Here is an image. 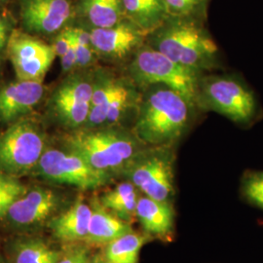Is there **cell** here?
I'll return each instance as SVG.
<instances>
[{
  "label": "cell",
  "mask_w": 263,
  "mask_h": 263,
  "mask_svg": "<svg viewBox=\"0 0 263 263\" xmlns=\"http://www.w3.org/2000/svg\"><path fill=\"white\" fill-rule=\"evenodd\" d=\"M140 90L133 131L147 146H176L189 130L197 108L165 85H151Z\"/></svg>",
  "instance_id": "6da1fadb"
},
{
  "label": "cell",
  "mask_w": 263,
  "mask_h": 263,
  "mask_svg": "<svg viewBox=\"0 0 263 263\" xmlns=\"http://www.w3.org/2000/svg\"><path fill=\"white\" fill-rule=\"evenodd\" d=\"M63 146L76 152L94 169L120 177L145 146L131 127L125 125L79 128L67 131Z\"/></svg>",
  "instance_id": "7a4b0ae2"
},
{
  "label": "cell",
  "mask_w": 263,
  "mask_h": 263,
  "mask_svg": "<svg viewBox=\"0 0 263 263\" xmlns=\"http://www.w3.org/2000/svg\"><path fill=\"white\" fill-rule=\"evenodd\" d=\"M146 43L175 63L200 73L220 67L219 49L202 20L169 17L147 35Z\"/></svg>",
  "instance_id": "3957f363"
},
{
  "label": "cell",
  "mask_w": 263,
  "mask_h": 263,
  "mask_svg": "<svg viewBox=\"0 0 263 263\" xmlns=\"http://www.w3.org/2000/svg\"><path fill=\"white\" fill-rule=\"evenodd\" d=\"M204 74L198 85L197 109L215 111L244 128L258 121L262 114L261 106L254 90L243 78Z\"/></svg>",
  "instance_id": "277c9868"
},
{
  "label": "cell",
  "mask_w": 263,
  "mask_h": 263,
  "mask_svg": "<svg viewBox=\"0 0 263 263\" xmlns=\"http://www.w3.org/2000/svg\"><path fill=\"white\" fill-rule=\"evenodd\" d=\"M125 74L139 89L165 85L182 95L196 107L198 85L204 73L180 66L145 42L126 65Z\"/></svg>",
  "instance_id": "5b68a950"
},
{
  "label": "cell",
  "mask_w": 263,
  "mask_h": 263,
  "mask_svg": "<svg viewBox=\"0 0 263 263\" xmlns=\"http://www.w3.org/2000/svg\"><path fill=\"white\" fill-rule=\"evenodd\" d=\"M175 146H145L123 171L121 178L157 201L173 202L175 184Z\"/></svg>",
  "instance_id": "8992f818"
},
{
  "label": "cell",
  "mask_w": 263,
  "mask_h": 263,
  "mask_svg": "<svg viewBox=\"0 0 263 263\" xmlns=\"http://www.w3.org/2000/svg\"><path fill=\"white\" fill-rule=\"evenodd\" d=\"M46 149V135L35 120L12 123L0 134V173L16 178L32 173Z\"/></svg>",
  "instance_id": "52a82bcc"
},
{
  "label": "cell",
  "mask_w": 263,
  "mask_h": 263,
  "mask_svg": "<svg viewBox=\"0 0 263 263\" xmlns=\"http://www.w3.org/2000/svg\"><path fill=\"white\" fill-rule=\"evenodd\" d=\"M32 173L50 182L66 184L81 190L103 187L114 179L107 173L94 169L80 155L64 146L47 147Z\"/></svg>",
  "instance_id": "ba28073f"
},
{
  "label": "cell",
  "mask_w": 263,
  "mask_h": 263,
  "mask_svg": "<svg viewBox=\"0 0 263 263\" xmlns=\"http://www.w3.org/2000/svg\"><path fill=\"white\" fill-rule=\"evenodd\" d=\"M94 85V69H77L57 86L49 100V109L66 131L83 127L88 119Z\"/></svg>",
  "instance_id": "9c48e42d"
},
{
  "label": "cell",
  "mask_w": 263,
  "mask_h": 263,
  "mask_svg": "<svg viewBox=\"0 0 263 263\" xmlns=\"http://www.w3.org/2000/svg\"><path fill=\"white\" fill-rule=\"evenodd\" d=\"M6 51L21 81L42 82L57 57L52 45L18 29L10 33Z\"/></svg>",
  "instance_id": "30bf717a"
},
{
  "label": "cell",
  "mask_w": 263,
  "mask_h": 263,
  "mask_svg": "<svg viewBox=\"0 0 263 263\" xmlns=\"http://www.w3.org/2000/svg\"><path fill=\"white\" fill-rule=\"evenodd\" d=\"M62 204L63 198L56 190L32 188L13 203L2 219L14 229H31L49 221Z\"/></svg>",
  "instance_id": "8fae6325"
},
{
  "label": "cell",
  "mask_w": 263,
  "mask_h": 263,
  "mask_svg": "<svg viewBox=\"0 0 263 263\" xmlns=\"http://www.w3.org/2000/svg\"><path fill=\"white\" fill-rule=\"evenodd\" d=\"M90 33L98 58L126 65L145 44L147 37L141 28L126 19L111 28H92Z\"/></svg>",
  "instance_id": "7c38bea8"
},
{
  "label": "cell",
  "mask_w": 263,
  "mask_h": 263,
  "mask_svg": "<svg viewBox=\"0 0 263 263\" xmlns=\"http://www.w3.org/2000/svg\"><path fill=\"white\" fill-rule=\"evenodd\" d=\"M22 25L28 33L54 34L71 19L70 0H19Z\"/></svg>",
  "instance_id": "4fadbf2b"
},
{
  "label": "cell",
  "mask_w": 263,
  "mask_h": 263,
  "mask_svg": "<svg viewBox=\"0 0 263 263\" xmlns=\"http://www.w3.org/2000/svg\"><path fill=\"white\" fill-rule=\"evenodd\" d=\"M42 82L21 81L0 87V122L12 124L27 117L43 99Z\"/></svg>",
  "instance_id": "5bb4252c"
},
{
  "label": "cell",
  "mask_w": 263,
  "mask_h": 263,
  "mask_svg": "<svg viewBox=\"0 0 263 263\" xmlns=\"http://www.w3.org/2000/svg\"><path fill=\"white\" fill-rule=\"evenodd\" d=\"M175 209L173 202L157 201L141 195L137 205L136 219L142 231L153 239L167 243L173 240L175 232Z\"/></svg>",
  "instance_id": "9a60e30c"
},
{
  "label": "cell",
  "mask_w": 263,
  "mask_h": 263,
  "mask_svg": "<svg viewBox=\"0 0 263 263\" xmlns=\"http://www.w3.org/2000/svg\"><path fill=\"white\" fill-rule=\"evenodd\" d=\"M91 215L90 204L86 203L82 196H79L66 211L53 216L48 221V226L53 235L65 245L84 243Z\"/></svg>",
  "instance_id": "2e32d148"
},
{
  "label": "cell",
  "mask_w": 263,
  "mask_h": 263,
  "mask_svg": "<svg viewBox=\"0 0 263 263\" xmlns=\"http://www.w3.org/2000/svg\"><path fill=\"white\" fill-rule=\"evenodd\" d=\"M92 215L84 243L91 247H105L115 239L133 230L131 223L124 221L104 208L98 196L90 201Z\"/></svg>",
  "instance_id": "e0dca14e"
},
{
  "label": "cell",
  "mask_w": 263,
  "mask_h": 263,
  "mask_svg": "<svg viewBox=\"0 0 263 263\" xmlns=\"http://www.w3.org/2000/svg\"><path fill=\"white\" fill-rule=\"evenodd\" d=\"M123 76H117L109 69H94V85L91 101V108L88 119L81 128L103 127L106 119V112L109 102L117 87L122 80Z\"/></svg>",
  "instance_id": "ac0fdd59"
},
{
  "label": "cell",
  "mask_w": 263,
  "mask_h": 263,
  "mask_svg": "<svg viewBox=\"0 0 263 263\" xmlns=\"http://www.w3.org/2000/svg\"><path fill=\"white\" fill-rule=\"evenodd\" d=\"M125 18L147 35L169 18L163 0H122Z\"/></svg>",
  "instance_id": "d6986e66"
},
{
  "label": "cell",
  "mask_w": 263,
  "mask_h": 263,
  "mask_svg": "<svg viewBox=\"0 0 263 263\" xmlns=\"http://www.w3.org/2000/svg\"><path fill=\"white\" fill-rule=\"evenodd\" d=\"M78 11L89 29L111 28L126 19L122 0H81Z\"/></svg>",
  "instance_id": "ffe728a7"
},
{
  "label": "cell",
  "mask_w": 263,
  "mask_h": 263,
  "mask_svg": "<svg viewBox=\"0 0 263 263\" xmlns=\"http://www.w3.org/2000/svg\"><path fill=\"white\" fill-rule=\"evenodd\" d=\"M141 192L131 181L124 180L102 194L101 204L115 216L131 223L136 219V212Z\"/></svg>",
  "instance_id": "44dd1931"
},
{
  "label": "cell",
  "mask_w": 263,
  "mask_h": 263,
  "mask_svg": "<svg viewBox=\"0 0 263 263\" xmlns=\"http://www.w3.org/2000/svg\"><path fill=\"white\" fill-rule=\"evenodd\" d=\"M62 250H57L38 237H22L11 248L13 263H57Z\"/></svg>",
  "instance_id": "7402d4cb"
},
{
  "label": "cell",
  "mask_w": 263,
  "mask_h": 263,
  "mask_svg": "<svg viewBox=\"0 0 263 263\" xmlns=\"http://www.w3.org/2000/svg\"><path fill=\"white\" fill-rule=\"evenodd\" d=\"M151 240L143 231L132 230L106 245L103 252L109 263H138L142 247Z\"/></svg>",
  "instance_id": "603a6c76"
},
{
  "label": "cell",
  "mask_w": 263,
  "mask_h": 263,
  "mask_svg": "<svg viewBox=\"0 0 263 263\" xmlns=\"http://www.w3.org/2000/svg\"><path fill=\"white\" fill-rule=\"evenodd\" d=\"M76 46L77 69H89L97 61L90 29L85 27H70Z\"/></svg>",
  "instance_id": "cb8c5ba5"
},
{
  "label": "cell",
  "mask_w": 263,
  "mask_h": 263,
  "mask_svg": "<svg viewBox=\"0 0 263 263\" xmlns=\"http://www.w3.org/2000/svg\"><path fill=\"white\" fill-rule=\"evenodd\" d=\"M28 189L19 178L0 173V219L6 215L15 201L27 193Z\"/></svg>",
  "instance_id": "d4e9b609"
},
{
  "label": "cell",
  "mask_w": 263,
  "mask_h": 263,
  "mask_svg": "<svg viewBox=\"0 0 263 263\" xmlns=\"http://www.w3.org/2000/svg\"><path fill=\"white\" fill-rule=\"evenodd\" d=\"M169 17L203 20L208 0H163Z\"/></svg>",
  "instance_id": "484cf974"
},
{
  "label": "cell",
  "mask_w": 263,
  "mask_h": 263,
  "mask_svg": "<svg viewBox=\"0 0 263 263\" xmlns=\"http://www.w3.org/2000/svg\"><path fill=\"white\" fill-rule=\"evenodd\" d=\"M241 192L250 204L263 210V171L247 172L242 178Z\"/></svg>",
  "instance_id": "4316f807"
},
{
  "label": "cell",
  "mask_w": 263,
  "mask_h": 263,
  "mask_svg": "<svg viewBox=\"0 0 263 263\" xmlns=\"http://www.w3.org/2000/svg\"><path fill=\"white\" fill-rule=\"evenodd\" d=\"M91 255L90 247L85 243L66 245L57 263H87Z\"/></svg>",
  "instance_id": "83f0119b"
},
{
  "label": "cell",
  "mask_w": 263,
  "mask_h": 263,
  "mask_svg": "<svg viewBox=\"0 0 263 263\" xmlns=\"http://www.w3.org/2000/svg\"><path fill=\"white\" fill-rule=\"evenodd\" d=\"M72 43V34L70 27L63 28L59 31L52 47L55 51L57 57H63L69 50Z\"/></svg>",
  "instance_id": "f1b7e54d"
},
{
  "label": "cell",
  "mask_w": 263,
  "mask_h": 263,
  "mask_svg": "<svg viewBox=\"0 0 263 263\" xmlns=\"http://www.w3.org/2000/svg\"><path fill=\"white\" fill-rule=\"evenodd\" d=\"M72 34V33H71ZM61 66L64 74H69L77 70V59H76V46L72 37V43L69 50L63 57H61Z\"/></svg>",
  "instance_id": "f546056e"
},
{
  "label": "cell",
  "mask_w": 263,
  "mask_h": 263,
  "mask_svg": "<svg viewBox=\"0 0 263 263\" xmlns=\"http://www.w3.org/2000/svg\"><path fill=\"white\" fill-rule=\"evenodd\" d=\"M87 263L109 262L106 260V258H105V256H104V252H102V253H98V254H92V255H91V257H90V259L88 260V262Z\"/></svg>",
  "instance_id": "4dcf8cb0"
},
{
  "label": "cell",
  "mask_w": 263,
  "mask_h": 263,
  "mask_svg": "<svg viewBox=\"0 0 263 263\" xmlns=\"http://www.w3.org/2000/svg\"><path fill=\"white\" fill-rule=\"evenodd\" d=\"M0 33L2 34H6V35H10L8 34V24H7V20L3 18L0 15Z\"/></svg>",
  "instance_id": "1f68e13d"
},
{
  "label": "cell",
  "mask_w": 263,
  "mask_h": 263,
  "mask_svg": "<svg viewBox=\"0 0 263 263\" xmlns=\"http://www.w3.org/2000/svg\"><path fill=\"white\" fill-rule=\"evenodd\" d=\"M8 38H9V35H6V34H2V33H0V52L4 49V47H6V44H7Z\"/></svg>",
  "instance_id": "d6a6232c"
},
{
  "label": "cell",
  "mask_w": 263,
  "mask_h": 263,
  "mask_svg": "<svg viewBox=\"0 0 263 263\" xmlns=\"http://www.w3.org/2000/svg\"><path fill=\"white\" fill-rule=\"evenodd\" d=\"M0 263H5V261H4V260L1 258V256H0Z\"/></svg>",
  "instance_id": "836d02e7"
},
{
  "label": "cell",
  "mask_w": 263,
  "mask_h": 263,
  "mask_svg": "<svg viewBox=\"0 0 263 263\" xmlns=\"http://www.w3.org/2000/svg\"><path fill=\"white\" fill-rule=\"evenodd\" d=\"M3 2H4V0H0V4H1V3H3Z\"/></svg>",
  "instance_id": "e575fe53"
}]
</instances>
